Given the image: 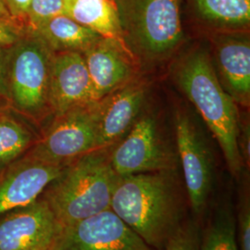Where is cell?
Wrapping results in <instances>:
<instances>
[{"label": "cell", "mask_w": 250, "mask_h": 250, "mask_svg": "<svg viewBox=\"0 0 250 250\" xmlns=\"http://www.w3.org/2000/svg\"><path fill=\"white\" fill-rule=\"evenodd\" d=\"M63 14V0H31L27 12L26 26L34 29L45 20Z\"/></svg>", "instance_id": "21"}, {"label": "cell", "mask_w": 250, "mask_h": 250, "mask_svg": "<svg viewBox=\"0 0 250 250\" xmlns=\"http://www.w3.org/2000/svg\"><path fill=\"white\" fill-rule=\"evenodd\" d=\"M200 231L195 221L186 220L164 250H199Z\"/></svg>", "instance_id": "22"}, {"label": "cell", "mask_w": 250, "mask_h": 250, "mask_svg": "<svg viewBox=\"0 0 250 250\" xmlns=\"http://www.w3.org/2000/svg\"><path fill=\"white\" fill-rule=\"evenodd\" d=\"M236 224V239L239 250H250V190L243 188L239 196Z\"/></svg>", "instance_id": "23"}, {"label": "cell", "mask_w": 250, "mask_h": 250, "mask_svg": "<svg viewBox=\"0 0 250 250\" xmlns=\"http://www.w3.org/2000/svg\"><path fill=\"white\" fill-rule=\"evenodd\" d=\"M125 48L140 70L170 61L185 43L184 0H113Z\"/></svg>", "instance_id": "4"}, {"label": "cell", "mask_w": 250, "mask_h": 250, "mask_svg": "<svg viewBox=\"0 0 250 250\" xmlns=\"http://www.w3.org/2000/svg\"><path fill=\"white\" fill-rule=\"evenodd\" d=\"M148 83L135 78L99 101V148L120 142L142 114Z\"/></svg>", "instance_id": "14"}, {"label": "cell", "mask_w": 250, "mask_h": 250, "mask_svg": "<svg viewBox=\"0 0 250 250\" xmlns=\"http://www.w3.org/2000/svg\"><path fill=\"white\" fill-rule=\"evenodd\" d=\"M208 39V53L221 85L238 107H250V31L216 33Z\"/></svg>", "instance_id": "11"}, {"label": "cell", "mask_w": 250, "mask_h": 250, "mask_svg": "<svg viewBox=\"0 0 250 250\" xmlns=\"http://www.w3.org/2000/svg\"><path fill=\"white\" fill-rule=\"evenodd\" d=\"M52 250H155L110 208L64 227Z\"/></svg>", "instance_id": "9"}, {"label": "cell", "mask_w": 250, "mask_h": 250, "mask_svg": "<svg viewBox=\"0 0 250 250\" xmlns=\"http://www.w3.org/2000/svg\"><path fill=\"white\" fill-rule=\"evenodd\" d=\"M98 102L83 54L54 53L49 107L51 116H60L74 107Z\"/></svg>", "instance_id": "13"}, {"label": "cell", "mask_w": 250, "mask_h": 250, "mask_svg": "<svg viewBox=\"0 0 250 250\" xmlns=\"http://www.w3.org/2000/svg\"><path fill=\"white\" fill-rule=\"evenodd\" d=\"M235 224L231 206L218 207L200 233L199 250H239Z\"/></svg>", "instance_id": "20"}, {"label": "cell", "mask_w": 250, "mask_h": 250, "mask_svg": "<svg viewBox=\"0 0 250 250\" xmlns=\"http://www.w3.org/2000/svg\"><path fill=\"white\" fill-rule=\"evenodd\" d=\"M109 158L119 177L173 171L179 163L177 152L164 138L157 118L149 113H142L125 137L110 147Z\"/></svg>", "instance_id": "7"}, {"label": "cell", "mask_w": 250, "mask_h": 250, "mask_svg": "<svg viewBox=\"0 0 250 250\" xmlns=\"http://www.w3.org/2000/svg\"><path fill=\"white\" fill-rule=\"evenodd\" d=\"M110 147L70 162L40 196L62 228L110 208L119 176L110 163Z\"/></svg>", "instance_id": "3"}, {"label": "cell", "mask_w": 250, "mask_h": 250, "mask_svg": "<svg viewBox=\"0 0 250 250\" xmlns=\"http://www.w3.org/2000/svg\"><path fill=\"white\" fill-rule=\"evenodd\" d=\"M174 129L188 203L193 213L200 217L208 208L213 190V156L204 134L187 110H177Z\"/></svg>", "instance_id": "8"}, {"label": "cell", "mask_w": 250, "mask_h": 250, "mask_svg": "<svg viewBox=\"0 0 250 250\" xmlns=\"http://www.w3.org/2000/svg\"><path fill=\"white\" fill-rule=\"evenodd\" d=\"M29 31L39 36L54 53L83 54L101 37L64 14L45 20Z\"/></svg>", "instance_id": "17"}, {"label": "cell", "mask_w": 250, "mask_h": 250, "mask_svg": "<svg viewBox=\"0 0 250 250\" xmlns=\"http://www.w3.org/2000/svg\"><path fill=\"white\" fill-rule=\"evenodd\" d=\"M24 31L25 28L19 25L11 19L0 20V45L11 46L14 45Z\"/></svg>", "instance_id": "24"}, {"label": "cell", "mask_w": 250, "mask_h": 250, "mask_svg": "<svg viewBox=\"0 0 250 250\" xmlns=\"http://www.w3.org/2000/svg\"><path fill=\"white\" fill-rule=\"evenodd\" d=\"M99 101L55 117L25 156L55 165H68L99 149Z\"/></svg>", "instance_id": "6"}, {"label": "cell", "mask_w": 250, "mask_h": 250, "mask_svg": "<svg viewBox=\"0 0 250 250\" xmlns=\"http://www.w3.org/2000/svg\"><path fill=\"white\" fill-rule=\"evenodd\" d=\"M63 14L99 36L123 42L113 0H63Z\"/></svg>", "instance_id": "18"}, {"label": "cell", "mask_w": 250, "mask_h": 250, "mask_svg": "<svg viewBox=\"0 0 250 250\" xmlns=\"http://www.w3.org/2000/svg\"><path fill=\"white\" fill-rule=\"evenodd\" d=\"M0 8H3V9H6L5 6H4V3H3V0H0ZM7 10V9H6Z\"/></svg>", "instance_id": "28"}, {"label": "cell", "mask_w": 250, "mask_h": 250, "mask_svg": "<svg viewBox=\"0 0 250 250\" xmlns=\"http://www.w3.org/2000/svg\"><path fill=\"white\" fill-rule=\"evenodd\" d=\"M31 0H3L9 17L19 25L26 26L27 12Z\"/></svg>", "instance_id": "25"}, {"label": "cell", "mask_w": 250, "mask_h": 250, "mask_svg": "<svg viewBox=\"0 0 250 250\" xmlns=\"http://www.w3.org/2000/svg\"><path fill=\"white\" fill-rule=\"evenodd\" d=\"M171 79L213 134L231 174L239 178L245 169L238 146L239 107L218 80L208 49L196 45L179 56L171 66Z\"/></svg>", "instance_id": "2"}, {"label": "cell", "mask_w": 250, "mask_h": 250, "mask_svg": "<svg viewBox=\"0 0 250 250\" xmlns=\"http://www.w3.org/2000/svg\"><path fill=\"white\" fill-rule=\"evenodd\" d=\"M11 46L0 45V99H7L8 74Z\"/></svg>", "instance_id": "26"}, {"label": "cell", "mask_w": 250, "mask_h": 250, "mask_svg": "<svg viewBox=\"0 0 250 250\" xmlns=\"http://www.w3.org/2000/svg\"><path fill=\"white\" fill-rule=\"evenodd\" d=\"M184 6L208 35L250 31V0H184Z\"/></svg>", "instance_id": "16"}, {"label": "cell", "mask_w": 250, "mask_h": 250, "mask_svg": "<svg viewBox=\"0 0 250 250\" xmlns=\"http://www.w3.org/2000/svg\"><path fill=\"white\" fill-rule=\"evenodd\" d=\"M24 117L0 114V170L24 157L39 137Z\"/></svg>", "instance_id": "19"}, {"label": "cell", "mask_w": 250, "mask_h": 250, "mask_svg": "<svg viewBox=\"0 0 250 250\" xmlns=\"http://www.w3.org/2000/svg\"><path fill=\"white\" fill-rule=\"evenodd\" d=\"M4 19H10V17L6 9L0 8V20H4Z\"/></svg>", "instance_id": "27"}, {"label": "cell", "mask_w": 250, "mask_h": 250, "mask_svg": "<svg viewBox=\"0 0 250 250\" xmlns=\"http://www.w3.org/2000/svg\"><path fill=\"white\" fill-rule=\"evenodd\" d=\"M96 101L138 77L140 68L123 42L101 36L83 53Z\"/></svg>", "instance_id": "12"}, {"label": "cell", "mask_w": 250, "mask_h": 250, "mask_svg": "<svg viewBox=\"0 0 250 250\" xmlns=\"http://www.w3.org/2000/svg\"><path fill=\"white\" fill-rule=\"evenodd\" d=\"M43 197L0 215V250H50L62 232Z\"/></svg>", "instance_id": "10"}, {"label": "cell", "mask_w": 250, "mask_h": 250, "mask_svg": "<svg viewBox=\"0 0 250 250\" xmlns=\"http://www.w3.org/2000/svg\"><path fill=\"white\" fill-rule=\"evenodd\" d=\"M53 58L45 42L27 29L10 48L7 99L14 110L33 125L51 115L49 83Z\"/></svg>", "instance_id": "5"}, {"label": "cell", "mask_w": 250, "mask_h": 250, "mask_svg": "<svg viewBox=\"0 0 250 250\" xmlns=\"http://www.w3.org/2000/svg\"><path fill=\"white\" fill-rule=\"evenodd\" d=\"M52 250V248H51V249H50V250Z\"/></svg>", "instance_id": "29"}, {"label": "cell", "mask_w": 250, "mask_h": 250, "mask_svg": "<svg viewBox=\"0 0 250 250\" xmlns=\"http://www.w3.org/2000/svg\"><path fill=\"white\" fill-rule=\"evenodd\" d=\"M176 170L120 177L110 209L155 250H164L185 220Z\"/></svg>", "instance_id": "1"}, {"label": "cell", "mask_w": 250, "mask_h": 250, "mask_svg": "<svg viewBox=\"0 0 250 250\" xmlns=\"http://www.w3.org/2000/svg\"><path fill=\"white\" fill-rule=\"evenodd\" d=\"M65 166L24 156L0 170V215L40 197Z\"/></svg>", "instance_id": "15"}]
</instances>
